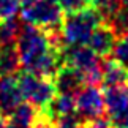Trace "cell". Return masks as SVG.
<instances>
[{"instance_id":"4fadbf2b","label":"cell","mask_w":128,"mask_h":128,"mask_svg":"<svg viewBox=\"0 0 128 128\" xmlns=\"http://www.w3.org/2000/svg\"><path fill=\"white\" fill-rule=\"evenodd\" d=\"M103 19L116 32L117 36L128 33V8L122 6L119 2L103 14Z\"/></svg>"},{"instance_id":"5bb4252c","label":"cell","mask_w":128,"mask_h":128,"mask_svg":"<svg viewBox=\"0 0 128 128\" xmlns=\"http://www.w3.org/2000/svg\"><path fill=\"white\" fill-rule=\"evenodd\" d=\"M126 73L128 70L122 66L116 60H103V70H101V84L104 87L120 86L126 84Z\"/></svg>"},{"instance_id":"30bf717a","label":"cell","mask_w":128,"mask_h":128,"mask_svg":"<svg viewBox=\"0 0 128 128\" xmlns=\"http://www.w3.org/2000/svg\"><path fill=\"white\" fill-rule=\"evenodd\" d=\"M52 81L56 84L58 93H73V95L86 84L81 73L76 71L73 66L66 65V63H62L58 66L56 74L52 76Z\"/></svg>"},{"instance_id":"6da1fadb","label":"cell","mask_w":128,"mask_h":128,"mask_svg":"<svg viewBox=\"0 0 128 128\" xmlns=\"http://www.w3.org/2000/svg\"><path fill=\"white\" fill-rule=\"evenodd\" d=\"M21 68L27 73L52 78L63 63V44L58 32L43 30L35 26H21L16 38Z\"/></svg>"},{"instance_id":"d6986e66","label":"cell","mask_w":128,"mask_h":128,"mask_svg":"<svg viewBox=\"0 0 128 128\" xmlns=\"http://www.w3.org/2000/svg\"><path fill=\"white\" fill-rule=\"evenodd\" d=\"M63 13H71L88 5V0H57Z\"/></svg>"},{"instance_id":"7a4b0ae2","label":"cell","mask_w":128,"mask_h":128,"mask_svg":"<svg viewBox=\"0 0 128 128\" xmlns=\"http://www.w3.org/2000/svg\"><path fill=\"white\" fill-rule=\"evenodd\" d=\"M104 21L100 10L95 6H87L78 10V11L66 13L62 18L58 35L63 46H81L86 44L90 38L92 32Z\"/></svg>"},{"instance_id":"ac0fdd59","label":"cell","mask_w":128,"mask_h":128,"mask_svg":"<svg viewBox=\"0 0 128 128\" xmlns=\"http://www.w3.org/2000/svg\"><path fill=\"white\" fill-rule=\"evenodd\" d=\"M57 128H81L82 126V119L76 112H71V114H65L60 116L57 119H54Z\"/></svg>"},{"instance_id":"52a82bcc","label":"cell","mask_w":128,"mask_h":128,"mask_svg":"<svg viewBox=\"0 0 128 128\" xmlns=\"http://www.w3.org/2000/svg\"><path fill=\"white\" fill-rule=\"evenodd\" d=\"M104 117L112 125H117L128 112V84L104 87Z\"/></svg>"},{"instance_id":"44dd1931","label":"cell","mask_w":128,"mask_h":128,"mask_svg":"<svg viewBox=\"0 0 128 128\" xmlns=\"http://www.w3.org/2000/svg\"><path fill=\"white\" fill-rule=\"evenodd\" d=\"M117 2H119V0H88V5H90V6H95L96 10L101 11V14H104L108 10L111 6H114Z\"/></svg>"},{"instance_id":"8992f818","label":"cell","mask_w":128,"mask_h":128,"mask_svg":"<svg viewBox=\"0 0 128 128\" xmlns=\"http://www.w3.org/2000/svg\"><path fill=\"white\" fill-rule=\"evenodd\" d=\"M76 114L82 122L96 120L104 117V98L103 90L95 84H84L74 93Z\"/></svg>"},{"instance_id":"e0dca14e","label":"cell","mask_w":128,"mask_h":128,"mask_svg":"<svg viewBox=\"0 0 128 128\" xmlns=\"http://www.w3.org/2000/svg\"><path fill=\"white\" fill-rule=\"evenodd\" d=\"M19 11H21L19 0H0V21L14 19Z\"/></svg>"},{"instance_id":"603a6c76","label":"cell","mask_w":128,"mask_h":128,"mask_svg":"<svg viewBox=\"0 0 128 128\" xmlns=\"http://www.w3.org/2000/svg\"><path fill=\"white\" fill-rule=\"evenodd\" d=\"M116 128H128V112H126V116L124 117V119L116 125Z\"/></svg>"},{"instance_id":"d4e9b609","label":"cell","mask_w":128,"mask_h":128,"mask_svg":"<svg viewBox=\"0 0 128 128\" xmlns=\"http://www.w3.org/2000/svg\"><path fill=\"white\" fill-rule=\"evenodd\" d=\"M21 2V5L24 6V5H27V3H30V2H33V0H19Z\"/></svg>"},{"instance_id":"ba28073f","label":"cell","mask_w":128,"mask_h":128,"mask_svg":"<svg viewBox=\"0 0 128 128\" xmlns=\"http://www.w3.org/2000/svg\"><path fill=\"white\" fill-rule=\"evenodd\" d=\"M22 100L18 79L14 76H0V116L6 117Z\"/></svg>"},{"instance_id":"2e32d148","label":"cell","mask_w":128,"mask_h":128,"mask_svg":"<svg viewBox=\"0 0 128 128\" xmlns=\"http://www.w3.org/2000/svg\"><path fill=\"white\" fill-rule=\"evenodd\" d=\"M21 30V24L14 19L0 21V43H16V38Z\"/></svg>"},{"instance_id":"9c48e42d","label":"cell","mask_w":128,"mask_h":128,"mask_svg":"<svg viewBox=\"0 0 128 128\" xmlns=\"http://www.w3.org/2000/svg\"><path fill=\"white\" fill-rule=\"evenodd\" d=\"M116 40H117L116 32L103 21L100 26L92 32V35L87 40L86 44L96 54L98 57L103 58L106 56H111L112 48H114V44H116Z\"/></svg>"},{"instance_id":"8fae6325","label":"cell","mask_w":128,"mask_h":128,"mask_svg":"<svg viewBox=\"0 0 128 128\" xmlns=\"http://www.w3.org/2000/svg\"><path fill=\"white\" fill-rule=\"evenodd\" d=\"M21 70L16 43H0V76H14Z\"/></svg>"},{"instance_id":"cb8c5ba5","label":"cell","mask_w":128,"mask_h":128,"mask_svg":"<svg viewBox=\"0 0 128 128\" xmlns=\"http://www.w3.org/2000/svg\"><path fill=\"white\" fill-rule=\"evenodd\" d=\"M119 3L122 5V6H125V8H128V0H119Z\"/></svg>"},{"instance_id":"7c38bea8","label":"cell","mask_w":128,"mask_h":128,"mask_svg":"<svg viewBox=\"0 0 128 128\" xmlns=\"http://www.w3.org/2000/svg\"><path fill=\"white\" fill-rule=\"evenodd\" d=\"M43 112L52 120L57 119V117H60V116L76 112L74 95H73V93H58L57 92L56 96L49 101V104L43 109Z\"/></svg>"},{"instance_id":"ffe728a7","label":"cell","mask_w":128,"mask_h":128,"mask_svg":"<svg viewBox=\"0 0 128 128\" xmlns=\"http://www.w3.org/2000/svg\"><path fill=\"white\" fill-rule=\"evenodd\" d=\"M30 128H57V125H56V122L52 119H49L43 111H40V114H38V117L35 119V122L30 125Z\"/></svg>"},{"instance_id":"4316f807","label":"cell","mask_w":128,"mask_h":128,"mask_svg":"<svg viewBox=\"0 0 128 128\" xmlns=\"http://www.w3.org/2000/svg\"><path fill=\"white\" fill-rule=\"evenodd\" d=\"M126 84H128V73H126Z\"/></svg>"},{"instance_id":"3957f363","label":"cell","mask_w":128,"mask_h":128,"mask_svg":"<svg viewBox=\"0 0 128 128\" xmlns=\"http://www.w3.org/2000/svg\"><path fill=\"white\" fill-rule=\"evenodd\" d=\"M62 60L63 63L79 71L86 84H95V86L101 84L103 58L98 57L87 44L68 46V48L63 46Z\"/></svg>"},{"instance_id":"484cf974","label":"cell","mask_w":128,"mask_h":128,"mask_svg":"<svg viewBox=\"0 0 128 128\" xmlns=\"http://www.w3.org/2000/svg\"><path fill=\"white\" fill-rule=\"evenodd\" d=\"M3 120H5V117H2V116H0V128L3 126Z\"/></svg>"},{"instance_id":"5b68a950","label":"cell","mask_w":128,"mask_h":128,"mask_svg":"<svg viewBox=\"0 0 128 128\" xmlns=\"http://www.w3.org/2000/svg\"><path fill=\"white\" fill-rule=\"evenodd\" d=\"M18 84L22 100L30 103L32 106H35L40 111H43L49 104V101L57 93L56 84H54L52 78L49 76H40V74L24 71L18 78Z\"/></svg>"},{"instance_id":"277c9868","label":"cell","mask_w":128,"mask_h":128,"mask_svg":"<svg viewBox=\"0 0 128 128\" xmlns=\"http://www.w3.org/2000/svg\"><path fill=\"white\" fill-rule=\"evenodd\" d=\"M63 11L57 0H33L24 5L21 10V19L24 24L35 26L43 30L58 32Z\"/></svg>"},{"instance_id":"7402d4cb","label":"cell","mask_w":128,"mask_h":128,"mask_svg":"<svg viewBox=\"0 0 128 128\" xmlns=\"http://www.w3.org/2000/svg\"><path fill=\"white\" fill-rule=\"evenodd\" d=\"M81 128H116L108 119H96V120H88V122H82Z\"/></svg>"},{"instance_id":"9a60e30c","label":"cell","mask_w":128,"mask_h":128,"mask_svg":"<svg viewBox=\"0 0 128 128\" xmlns=\"http://www.w3.org/2000/svg\"><path fill=\"white\" fill-rule=\"evenodd\" d=\"M111 57L112 60H116L117 63H120L122 66H125L128 70V33L117 36L116 44L111 52Z\"/></svg>"}]
</instances>
